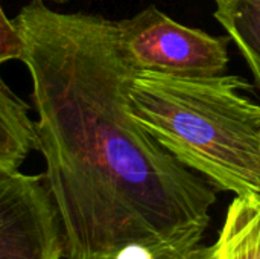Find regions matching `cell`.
<instances>
[{"label": "cell", "instance_id": "obj_1", "mask_svg": "<svg viewBox=\"0 0 260 259\" xmlns=\"http://www.w3.org/2000/svg\"><path fill=\"white\" fill-rule=\"evenodd\" d=\"M14 23L62 258L114 259L128 244L157 259L189 258L210 224L216 188L128 113L134 70L119 50L116 21L32 0Z\"/></svg>", "mask_w": 260, "mask_h": 259}, {"label": "cell", "instance_id": "obj_2", "mask_svg": "<svg viewBox=\"0 0 260 259\" xmlns=\"http://www.w3.org/2000/svg\"><path fill=\"white\" fill-rule=\"evenodd\" d=\"M236 75L175 78L134 72L131 118L168 153L235 195L260 194V104Z\"/></svg>", "mask_w": 260, "mask_h": 259}, {"label": "cell", "instance_id": "obj_3", "mask_svg": "<svg viewBox=\"0 0 260 259\" xmlns=\"http://www.w3.org/2000/svg\"><path fill=\"white\" fill-rule=\"evenodd\" d=\"M116 40L137 73L203 78L221 75L229 64L230 38L181 24L154 5L116 21Z\"/></svg>", "mask_w": 260, "mask_h": 259}, {"label": "cell", "instance_id": "obj_4", "mask_svg": "<svg viewBox=\"0 0 260 259\" xmlns=\"http://www.w3.org/2000/svg\"><path fill=\"white\" fill-rule=\"evenodd\" d=\"M61 258V232L44 174L0 168V259Z\"/></svg>", "mask_w": 260, "mask_h": 259}, {"label": "cell", "instance_id": "obj_5", "mask_svg": "<svg viewBox=\"0 0 260 259\" xmlns=\"http://www.w3.org/2000/svg\"><path fill=\"white\" fill-rule=\"evenodd\" d=\"M187 259H260V194L235 195L215 243Z\"/></svg>", "mask_w": 260, "mask_h": 259}, {"label": "cell", "instance_id": "obj_6", "mask_svg": "<svg viewBox=\"0 0 260 259\" xmlns=\"http://www.w3.org/2000/svg\"><path fill=\"white\" fill-rule=\"evenodd\" d=\"M34 150H37V133L29 105L0 75V168L20 169Z\"/></svg>", "mask_w": 260, "mask_h": 259}, {"label": "cell", "instance_id": "obj_7", "mask_svg": "<svg viewBox=\"0 0 260 259\" xmlns=\"http://www.w3.org/2000/svg\"><path fill=\"white\" fill-rule=\"evenodd\" d=\"M213 15L235 41L260 89V0H216Z\"/></svg>", "mask_w": 260, "mask_h": 259}, {"label": "cell", "instance_id": "obj_8", "mask_svg": "<svg viewBox=\"0 0 260 259\" xmlns=\"http://www.w3.org/2000/svg\"><path fill=\"white\" fill-rule=\"evenodd\" d=\"M23 41L14 20L8 18L0 3V66L8 61H21Z\"/></svg>", "mask_w": 260, "mask_h": 259}, {"label": "cell", "instance_id": "obj_9", "mask_svg": "<svg viewBox=\"0 0 260 259\" xmlns=\"http://www.w3.org/2000/svg\"><path fill=\"white\" fill-rule=\"evenodd\" d=\"M114 259H157L152 250L142 244H128L119 250Z\"/></svg>", "mask_w": 260, "mask_h": 259}, {"label": "cell", "instance_id": "obj_10", "mask_svg": "<svg viewBox=\"0 0 260 259\" xmlns=\"http://www.w3.org/2000/svg\"><path fill=\"white\" fill-rule=\"evenodd\" d=\"M40 2H53V3H66L69 0H40Z\"/></svg>", "mask_w": 260, "mask_h": 259}, {"label": "cell", "instance_id": "obj_11", "mask_svg": "<svg viewBox=\"0 0 260 259\" xmlns=\"http://www.w3.org/2000/svg\"><path fill=\"white\" fill-rule=\"evenodd\" d=\"M215 2H216V0H215Z\"/></svg>", "mask_w": 260, "mask_h": 259}]
</instances>
